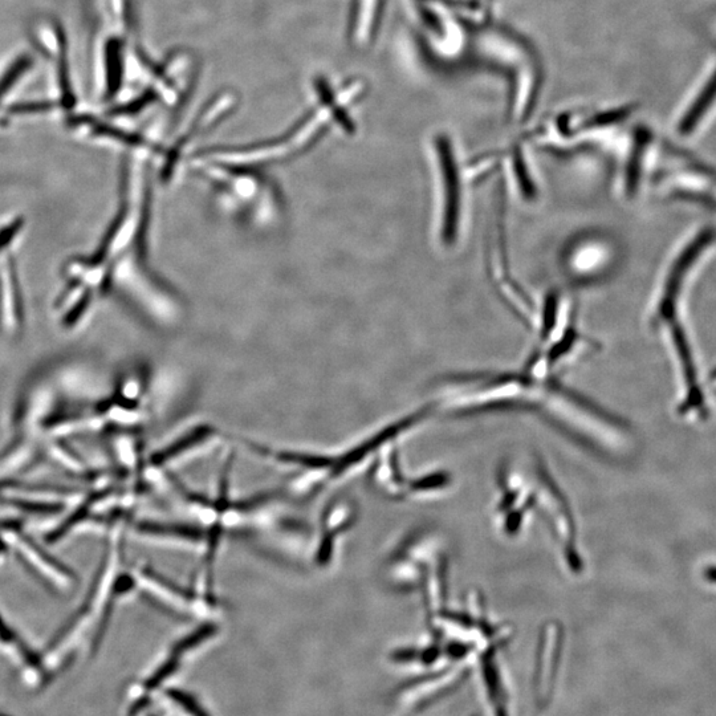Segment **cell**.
Masks as SVG:
<instances>
[{"instance_id":"obj_12","label":"cell","mask_w":716,"mask_h":716,"mask_svg":"<svg viewBox=\"0 0 716 716\" xmlns=\"http://www.w3.org/2000/svg\"><path fill=\"white\" fill-rule=\"evenodd\" d=\"M179 657L177 654L172 653V657H169L168 661L162 663L160 667L148 678L145 682L146 690H156L158 686L166 681L169 677H172L179 667Z\"/></svg>"},{"instance_id":"obj_3","label":"cell","mask_w":716,"mask_h":716,"mask_svg":"<svg viewBox=\"0 0 716 716\" xmlns=\"http://www.w3.org/2000/svg\"><path fill=\"white\" fill-rule=\"evenodd\" d=\"M34 35L36 44L42 48L44 55L54 67L60 107L72 108L76 100L72 91L71 76H69L67 39H65L63 28L55 20L47 19L36 24Z\"/></svg>"},{"instance_id":"obj_7","label":"cell","mask_w":716,"mask_h":716,"mask_svg":"<svg viewBox=\"0 0 716 716\" xmlns=\"http://www.w3.org/2000/svg\"><path fill=\"white\" fill-rule=\"evenodd\" d=\"M315 87L317 93L320 95L321 103H323L324 107L331 113L332 119L335 120L337 124L343 126V129L352 132V121L349 120L347 113L341 108V104L336 100L327 81H325L323 77H317Z\"/></svg>"},{"instance_id":"obj_6","label":"cell","mask_w":716,"mask_h":716,"mask_svg":"<svg viewBox=\"0 0 716 716\" xmlns=\"http://www.w3.org/2000/svg\"><path fill=\"white\" fill-rule=\"evenodd\" d=\"M0 646H2L4 650H7V652L14 654L15 657H18L19 661L27 663V665L32 667L39 665L38 658H36L34 653L28 649V646L12 632V629L8 628V625L3 621L2 617H0Z\"/></svg>"},{"instance_id":"obj_14","label":"cell","mask_w":716,"mask_h":716,"mask_svg":"<svg viewBox=\"0 0 716 716\" xmlns=\"http://www.w3.org/2000/svg\"><path fill=\"white\" fill-rule=\"evenodd\" d=\"M156 100L157 93L152 91V89H149V91L142 93V95L140 97H137V99L129 101V103H126L124 105H121V107L116 108L115 111H113L112 113L113 115L119 116L134 115V113L141 112L142 109L148 107V105L154 103V101Z\"/></svg>"},{"instance_id":"obj_4","label":"cell","mask_w":716,"mask_h":716,"mask_svg":"<svg viewBox=\"0 0 716 716\" xmlns=\"http://www.w3.org/2000/svg\"><path fill=\"white\" fill-rule=\"evenodd\" d=\"M355 520V510L348 502L332 503L321 520L320 536L315 552L316 564L328 567L335 556L337 544Z\"/></svg>"},{"instance_id":"obj_16","label":"cell","mask_w":716,"mask_h":716,"mask_svg":"<svg viewBox=\"0 0 716 716\" xmlns=\"http://www.w3.org/2000/svg\"><path fill=\"white\" fill-rule=\"evenodd\" d=\"M6 549H7V544L4 543L2 536H0V563H2L4 556H6Z\"/></svg>"},{"instance_id":"obj_13","label":"cell","mask_w":716,"mask_h":716,"mask_svg":"<svg viewBox=\"0 0 716 716\" xmlns=\"http://www.w3.org/2000/svg\"><path fill=\"white\" fill-rule=\"evenodd\" d=\"M166 695H168V697L172 699L176 705L182 707V709L185 710V713L190 716H210L207 714V711L199 705L197 699L191 697V695L187 694L186 691L170 689L166 691Z\"/></svg>"},{"instance_id":"obj_1","label":"cell","mask_w":716,"mask_h":716,"mask_svg":"<svg viewBox=\"0 0 716 716\" xmlns=\"http://www.w3.org/2000/svg\"><path fill=\"white\" fill-rule=\"evenodd\" d=\"M0 536L7 547L14 549L20 559H23L28 567L34 569L36 575L42 577L48 585L59 589V591H67L73 587L75 576L72 575V572L65 565H61L55 557L44 552L18 523L0 524Z\"/></svg>"},{"instance_id":"obj_15","label":"cell","mask_w":716,"mask_h":716,"mask_svg":"<svg viewBox=\"0 0 716 716\" xmlns=\"http://www.w3.org/2000/svg\"><path fill=\"white\" fill-rule=\"evenodd\" d=\"M130 0H111V6L113 14L116 18L120 19V22L124 26H130V15H132V8H130Z\"/></svg>"},{"instance_id":"obj_10","label":"cell","mask_w":716,"mask_h":716,"mask_svg":"<svg viewBox=\"0 0 716 716\" xmlns=\"http://www.w3.org/2000/svg\"><path fill=\"white\" fill-rule=\"evenodd\" d=\"M31 64L30 56L23 55L16 59L11 67L3 73L2 79H0V103H2L4 95L10 92L12 87L18 83L20 77H23L24 73L31 68Z\"/></svg>"},{"instance_id":"obj_8","label":"cell","mask_w":716,"mask_h":716,"mask_svg":"<svg viewBox=\"0 0 716 716\" xmlns=\"http://www.w3.org/2000/svg\"><path fill=\"white\" fill-rule=\"evenodd\" d=\"M218 630L217 624H214V622H206V624L195 629L193 633H190L189 636L179 640L177 644L173 646L172 653L177 654V656H183V654L190 652V650L198 648L199 645L205 644L206 641H209L210 638H213L215 634L218 633Z\"/></svg>"},{"instance_id":"obj_5","label":"cell","mask_w":716,"mask_h":716,"mask_svg":"<svg viewBox=\"0 0 716 716\" xmlns=\"http://www.w3.org/2000/svg\"><path fill=\"white\" fill-rule=\"evenodd\" d=\"M104 97L112 99L120 91L122 75H124V58H122V42L119 38L109 39L104 48Z\"/></svg>"},{"instance_id":"obj_17","label":"cell","mask_w":716,"mask_h":716,"mask_svg":"<svg viewBox=\"0 0 716 716\" xmlns=\"http://www.w3.org/2000/svg\"><path fill=\"white\" fill-rule=\"evenodd\" d=\"M150 716H154V715H150Z\"/></svg>"},{"instance_id":"obj_9","label":"cell","mask_w":716,"mask_h":716,"mask_svg":"<svg viewBox=\"0 0 716 716\" xmlns=\"http://www.w3.org/2000/svg\"><path fill=\"white\" fill-rule=\"evenodd\" d=\"M560 295L551 291L545 296L543 305V316H541L540 341H548L551 333L555 331L557 313H559Z\"/></svg>"},{"instance_id":"obj_2","label":"cell","mask_w":716,"mask_h":716,"mask_svg":"<svg viewBox=\"0 0 716 716\" xmlns=\"http://www.w3.org/2000/svg\"><path fill=\"white\" fill-rule=\"evenodd\" d=\"M438 158L442 190L441 239L445 246L451 247L457 242L461 227V174L449 146L443 145L439 148Z\"/></svg>"},{"instance_id":"obj_11","label":"cell","mask_w":716,"mask_h":716,"mask_svg":"<svg viewBox=\"0 0 716 716\" xmlns=\"http://www.w3.org/2000/svg\"><path fill=\"white\" fill-rule=\"evenodd\" d=\"M716 99V72L713 76V79H710L709 83L706 84L705 89L702 91V95L699 96V99L695 101L693 105V109H691V112H689V115L686 117L685 125L690 126L693 125L695 120L698 119L699 116L702 115L703 112L706 111L707 105H710L713 103V101Z\"/></svg>"}]
</instances>
